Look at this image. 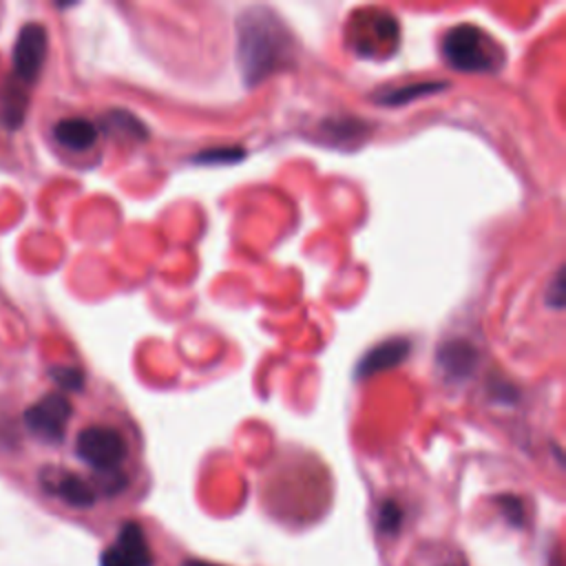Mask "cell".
Listing matches in <instances>:
<instances>
[{
  "mask_svg": "<svg viewBox=\"0 0 566 566\" xmlns=\"http://www.w3.org/2000/svg\"><path fill=\"white\" fill-rule=\"evenodd\" d=\"M188 566H206V564H197V562H195V564H188Z\"/></svg>",
  "mask_w": 566,
  "mask_h": 566,
  "instance_id": "e0dca14e",
  "label": "cell"
},
{
  "mask_svg": "<svg viewBox=\"0 0 566 566\" xmlns=\"http://www.w3.org/2000/svg\"><path fill=\"white\" fill-rule=\"evenodd\" d=\"M243 148H208V150H201L192 157L195 164H206V166H212V164H230V161H239L243 159Z\"/></svg>",
  "mask_w": 566,
  "mask_h": 566,
  "instance_id": "4fadbf2b",
  "label": "cell"
},
{
  "mask_svg": "<svg viewBox=\"0 0 566 566\" xmlns=\"http://www.w3.org/2000/svg\"><path fill=\"white\" fill-rule=\"evenodd\" d=\"M71 418V402L64 394L51 391L27 409V429L44 442H60L64 438L66 422Z\"/></svg>",
  "mask_w": 566,
  "mask_h": 566,
  "instance_id": "277c9868",
  "label": "cell"
},
{
  "mask_svg": "<svg viewBox=\"0 0 566 566\" xmlns=\"http://www.w3.org/2000/svg\"><path fill=\"white\" fill-rule=\"evenodd\" d=\"M46 29L40 22H29L20 29L13 44V73L22 84H33L46 57Z\"/></svg>",
  "mask_w": 566,
  "mask_h": 566,
  "instance_id": "5b68a950",
  "label": "cell"
},
{
  "mask_svg": "<svg viewBox=\"0 0 566 566\" xmlns=\"http://www.w3.org/2000/svg\"><path fill=\"white\" fill-rule=\"evenodd\" d=\"M411 352V343L407 338H387L382 343H378L376 347H371L358 363L356 367V376L358 378H367L387 369L398 367Z\"/></svg>",
  "mask_w": 566,
  "mask_h": 566,
  "instance_id": "52a82bcc",
  "label": "cell"
},
{
  "mask_svg": "<svg viewBox=\"0 0 566 566\" xmlns=\"http://www.w3.org/2000/svg\"><path fill=\"white\" fill-rule=\"evenodd\" d=\"M449 84L447 82H416V84H407V86H398V88H391V91H382L378 93L374 99L382 106H402V104H409L418 97H424V95H433V93H440L444 91Z\"/></svg>",
  "mask_w": 566,
  "mask_h": 566,
  "instance_id": "8fae6325",
  "label": "cell"
},
{
  "mask_svg": "<svg viewBox=\"0 0 566 566\" xmlns=\"http://www.w3.org/2000/svg\"><path fill=\"white\" fill-rule=\"evenodd\" d=\"M438 365L442 374L451 380H464L478 365V349L462 338L447 340L438 347Z\"/></svg>",
  "mask_w": 566,
  "mask_h": 566,
  "instance_id": "ba28073f",
  "label": "cell"
},
{
  "mask_svg": "<svg viewBox=\"0 0 566 566\" xmlns=\"http://www.w3.org/2000/svg\"><path fill=\"white\" fill-rule=\"evenodd\" d=\"M49 489L57 497H62L69 506H75V509H88L97 500L93 484H88L75 473H60L55 480L49 482Z\"/></svg>",
  "mask_w": 566,
  "mask_h": 566,
  "instance_id": "30bf717a",
  "label": "cell"
},
{
  "mask_svg": "<svg viewBox=\"0 0 566 566\" xmlns=\"http://www.w3.org/2000/svg\"><path fill=\"white\" fill-rule=\"evenodd\" d=\"M51 378L66 391H80L84 385V376L75 367H57L51 371Z\"/></svg>",
  "mask_w": 566,
  "mask_h": 566,
  "instance_id": "5bb4252c",
  "label": "cell"
},
{
  "mask_svg": "<svg viewBox=\"0 0 566 566\" xmlns=\"http://www.w3.org/2000/svg\"><path fill=\"white\" fill-rule=\"evenodd\" d=\"M53 137L60 146L82 153L97 142V126L84 117H64L55 124Z\"/></svg>",
  "mask_w": 566,
  "mask_h": 566,
  "instance_id": "9c48e42d",
  "label": "cell"
},
{
  "mask_svg": "<svg viewBox=\"0 0 566 566\" xmlns=\"http://www.w3.org/2000/svg\"><path fill=\"white\" fill-rule=\"evenodd\" d=\"M75 453L93 471L106 475L108 493H115L126 484L119 469L126 460L128 447L124 436L115 427H108V424L84 427L75 438Z\"/></svg>",
  "mask_w": 566,
  "mask_h": 566,
  "instance_id": "7a4b0ae2",
  "label": "cell"
},
{
  "mask_svg": "<svg viewBox=\"0 0 566 566\" xmlns=\"http://www.w3.org/2000/svg\"><path fill=\"white\" fill-rule=\"evenodd\" d=\"M294 42L276 13L263 7L248 9L237 22V62L245 86H256L270 73L285 66Z\"/></svg>",
  "mask_w": 566,
  "mask_h": 566,
  "instance_id": "6da1fadb",
  "label": "cell"
},
{
  "mask_svg": "<svg viewBox=\"0 0 566 566\" xmlns=\"http://www.w3.org/2000/svg\"><path fill=\"white\" fill-rule=\"evenodd\" d=\"M442 57L449 62V66L464 73H482L495 69L486 33L467 22L447 31L442 40Z\"/></svg>",
  "mask_w": 566,
  "mask_h": 566,
  "instance_id": "3957f363",
  "label": "cell"
},
{
  "mask_svg": "<svg viewBox=\"0 0 566 566\" xmlns=\"http://www.w3.org/2000/svg\"><path fill=\"white\" fill-rule=\"evenodd\" d=\"M150 553L144 539L142 528L135 522H128L119 528L117 539L102 555V566H148Z\"/></svg>",
  "mask_w": 566,
  "mask_h": 566,
  "instance_id": "8992f818",
  "label": "cell"
},
{
  "mask_svg": "<svg viewBox=\"0 0 566 566\" xmlns=\"http://www.w3.org/2000/svg\"><path fill=\"white\" fill-rule=\"evenodd\" d=\"M104 128L111 130V133H122L124 137H130V139H137V142L148 137V130H146L144 122H139L133 113L122 111V108H113L104 115Z\"/></svg>",
  "mask_w": 566,
  "mask_h": 566,
  "instance_id": "7c38bea8",
  "label": "cell"
},
{
  "mask_svg": "<svg viewBox=\"0 0 566 566\" xmlns=\"http://www.w3.org/2000/svg\"><path fill=\"white\" fill-rule=\"evenodd\" d=\"M546 305L562 310L564 307V268H559L548 285V294H546Z\"/></svg>",
  "mask_w": 566,
  "mask_h": 566,
  "instance_id": "9a60e30c",
  "label": "cell"
},
{
  "mask_svg": "<svg viewBox=\"0 0 566 566\" xmlns=\"http://www.w3.org/2000/svg\"><path fill=\"white\" fill-rule=\"evenodd\" d=\"M398 517H400V511H398V506L394 504V502H387L385 504V509H382V522L385 524H396L398 522Z\"/></svg>",
  "mask_w": 566,
  "mask_h": 566,
  "instance_id": "2e32d148",
  "label": "cell"
}]
</instances>
